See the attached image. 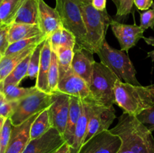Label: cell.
Masks as SVG:
<instances>
[{"label":"cell","instance_id":"6da1fadb","mask_svg":"<svg viewBox=\"0 0 154 153\" xmlns=\"http://www.w3.org/2000/svg\"><path fill=\"white\" fill-rule=\"evenodd\" d=\"M110 130L122 140L117 153H154L152 132L135 116L123 112L118 118L117 125Z\"/></svg>","mask_w":154,"mask_h":153},{"label":"cell","instance_id":"7a4b0ae2","mask_svg":"<svg viewBox=\"0 0 154 153\" xmlns=\"http://www.w3.org/2000/svg\"><path fill=\"white\" fill-rule=\"evenodd\" d=\"M115 104L129 115L137 116L154 106V84L142 86L118 80L114 87Z\"/></svg>","mask_w":154,"mask_h":153},{"label":"cell","instance_id":"3957f363","mask_svg":"<svg viewBox=\"0 0 154 153\" xmlns=\"http://www.w3.org/2000/svg\"><path fill=\"white\" fill-rule=\"evenodd\" d=\"M87 32V41L93 53H97L105 40L108 28L113 19L107 10L95 8L91 0H78Z\"/></svg>","mask_w":154,"mask_h":153},{"label":"cell","instance_id":"277c9868","mask_svg":"<svg viewBox=\"0 0 154 153\" xmlns=\"http://www.w3.org/2000/svg\"><path fill=\"white\" fill-rule=\"evenodd\" d=\"M118 80H120L109 68L102 62H96L89 86L90 98L88 100L100 106H113L115 104L114 87Z\"/></svg>","mask_w":154,"mask_h":153},{"label":"cell","instance_id":"5b68a950","mask_svg":"<svg viewBox=\"0 0 154 153\" xmlns=\"http://www.w3.org/2000/svg\"><path fill=\"white\" fill-rule=\"evenodd\" d=\"M62 26L76 38V44L93 52L88 41L82 12L78 0H56Z\"/></svg>","mask_w":154,"mask_h":153},{"label":"cell","instance_id":"8992f818","mask_svg":"<svg viewBox=\"0 0 154 153\" xmlns=\"http://www.w3.org/2000/svg\"><path fill=\"white\" fill-rule=\"evenodd\" d=\"M101 62L109 68L120 80L135 86H141L136 79V70L125 51L111 47L105 40L97 52Z\"/></svg>","mask_w":154,"mask_h":153},{"label":"cell","instance_id":"52a82bcc","mask_svg":"<svg viewBox=\"0 0 154 153\" xmlns=\"http://www.w3.org/2000/svg\"><path fill=\"white\" fill-rule=\"evenodd\" d=\"M53 101V94L44 92L40 90L18 100L14 112L10 117L12 124L14 126L20 125L32 116L50 107Z\"/></svg>","mask_w":154,"mask_h":153},{"label":"cell","instance_id":"ba28073f","mask_svg":"<svg viewBox=\"0 0 154 153\" xmlns=\"http://www.w3.org/2000/svg\"><path fill=\"white\" fill-rule=\"evenodd\" d=\"M90 101L91 102V115L84 143L90 140L95 135L104 130H109V127L116 118L115 109L113 106H103L96 104L91 100Z\"/></svg>","mask_w":154,"mask_h":153},{"label":"cell","instance_id":"9c48e42d","mask_svg":"<svg viewBox=\"0 0 154 153\" xmlns=\"http://www.w3.org/2000/svg\"><path fill=\"white\" fill-rule=\"evenodd\" d=\"M121 144L120 136L110 130H104L84 143L78 153H117Z\"/></svg>","mask_w":154,"mask_h":153},{"label":"cell","instance_id":"30bf717a","mask_svg":"<svg viewBox=\"0 0 154 153\" xmlns=\"http://www.w3.org/2000/svg\"><path fill=\"white\" fill-rule=\"evenodd\" d=\"M52 104L49 107L50 116L53 127L63 136L66 130L70 106V96L60 92L53 93Z\"/></svg>","mask_w":154,"mask_h":153},{"label":"cell","instance_id":"8fae6325","mask_svg":"<svg viewBox=\"0 0 154 153\" xmlns=\"http://www.w3.org/2000/svg\"><path fill=\"white\" fill-rule=\"evenodd\" d=\"M57 91L82 100L90 99V86L84 79L71 68L60 78Z\"/></svg>","mask_w":154,"mask_h":153},{"label":"cell","instance_id":"7c38bea8","mask_svg":"<svg viewBox=\"0 0 154 153\" xmlns=\"http://www.w3.org/2000/svg\"><path fill=\"white\" fill-rule=\"evenodd\" d=\"M65 142L63 135L52 128L42 136L30 140L23 153H54Z\"/></svg>","mask_w":154,"mask_h":153},{"label":"cell","instance_id":"4fadbf2b","mask_svg":"<svg viewBox=\"0 0 154 153\" xmlns=\"http://www.w3.org/2000/svg\"><path fill=\"white\" fill-rule=\"evenodd\" d=\"M111 30L118 40L121 50L128 52L135 46L138 40L144 37V28L140 26L127 25L113 20L111 23Z\"/></svg>","mask_w":154,"mask_h":153},{"label":"cell","instance_id":"5bb4252c","mask_svg":"<svg viewBox=\"0 0 154 153\" xmlns=\"http://www.w3.org/2000/svg\"><path fill=\"white\" fill-rule=\"evenodd\" d=\"M95 62L96 61L93 58V52L81 47L78 45H75L72 68L74 72L84 79L89 86L92 80Z\"/></svg>","mask_w":154,"mask_h":153},{"label":"cell","instance_id":"9a60e30c","mask_svg":"<svg viewBox=\"0 0 154 153\" xmlns=\"http://www.w3.org/2000/svg\"><path fill=\"white\" fill-rule=\"evenodd\" d=\"M39 114L40 112L32 116L20 125H13L9 143L5 153H23L30 141L32 124Z\"/></svg>","mask_w":154,"mask_h":153},{"label":"cell","instance_id":"2e32d148","mask_svg":"<svg viewBox=\"0 0 154 153\" xmlns=\"http://www.w3.org/2000/svg\"><path fill=\"white\" fill-rule=\"evenodd\" d=\"M38 26L42 34L47 38L63 26L57 10L50 7L44 0H39Z\"/></svg>","mask_w":154,"mask_h":153},{"label":"cell","instance_id":"e0dca14e","mask_svg":"<svg viewBox=\"0 0 154 153\" xmlns=\"http://www.w3.org/2000/svg\"><path fill=\"white\" fill-rule=\"evenodd\" d=\"M90 115H91V102L87 99L82 100L81 113L77 123L73 145L71 147L72 153L79 152L81 146L84 144Z\"/></svg>","mask_w":154,"mask_h":153},{"label":"cell","instance_id":"ac0fdd59","mask_svg":"<svg viewBox=\"0 0 154 153\" xmlns=\"http://www.w3.org/2000/svg\"><path fill=\"white\" fill-rule=\"evenodd\" d=\"M51 55L52 50L51 47L49 38H47L44 43L41 53L40 65H39L38 74L36 78V82L35 86L40 91L46 93H50L48 86V72L51 62Z\"/></svg>","mask_w":154,"mask_h":153},{"label":"cell","instance_id":"d6986e66","mask_svg":"<svg viewBox=\"0 0 154 153\" xmlns=\"http://www.w3.org/2000/svg\"><path fill=\"white\" fill-rule=\"evenodd\" d=\"M82 109V99L70 96V106L69 113L68 117L66 130L63 134L66 142H67L70 147L72 146L75 138V129Z\"/></svg>","mask_w":154,"mask_h":153},{"label":"cell","instance_id":"ffe728a7","mask_svg":"<svg viewBox=\"0 0 154 153\" xmlns=\"http://www.w3.org/2000/svg\"><path fill=\"white\" fill-rule=\"evenodd\" d=\"M39 34H42V33L38 24L32 25V24L13 22L9 26L8 40L9 44H11L17 40L29 38Z\"/></svg>","mask_w":154,"mask_h":153},{"label":"cell","instance_id":"44dd1931","mask_svg":"<svg viewBox=\"0 0 154 153\" xmlns=\"http://www.w3.org/2000/svg\"><path fill=\"white\" fill-rule=\"evenodd\" d=\"M39 0H25L14 22L38 25Z\"/></svg>","mask_w":154,"mask_h":153},{"label":"cell","instance_id":"7402d4cb","mask_svg":"<svg viewBox=\"0 0 154 153\" xmlns=\"http://www.w3.org/2000/svg\"><path fill=\"white\" fill-rule=\"evenodd\" d=\"M35 47L36 46H35L18 53L4 56L2 57L0 61V83L5 80V78L13 71L14 69L21 62L22 60H23L29 54L32 52Z\"/></svg>","mask_w":154,"mask_h":153},{"label":"cell","instance_id":"603a6c76","mask_svg":"<svg viewBox=\"0 0 154 153\" xmlns=\"http://www.w3.org/2000/svg\"><path fill=\"white\" fill-rule=\"evenodd\" d=\"M25 0H3L0 5V26H10Z\"/></svg>","mask_w":154,"mask_h":153},{"label":"cell","instance_id":"cb8c5ba5","mask_svg":"<svg viewBox=\"0 0 154 153\" xmlns=\"http://www.w3.org/2000/svg\"><path fill=\"white\" fill-rule=\"evenodd\" d=\"M53 127L50 116L49 107L40 112L33 122L30 129V140L36 139L46 134Z\"/></svg>","mask_w":154,"mask_h":153},{"label":"cell","instance_id":"d4e9b609","mask_svg":"<svg viewBox=\"0 0 154 153\" xmlns=\"http://www.w3.org/2000/svg\"><path fill=\"white\" fill-rule=\"evenodd\" d=\"M0 90L2 92L8 100L18 101L33 94L38 89L35 86L29 87V88L19 87V86L15 85H7L2 86L0 83Z\"/></svg>","mask_w":154,"mask_h":153},{"label":"cell","instance_id":"484cf974","mask_svg":"<svg viewBox=\"0 0 154 153\" xmlns=\"http://www.w3.org/2000/svg\"><path fill=\"white\" fill-rule=\"evenodd\" d=\"M46 39L47 38L44 36L43 34H39V35L35 36V37L23 39V40L14 42V43L9 44L4 56H9L12 55V54L18 53V52H23L26 50L29 49V48L35 47Z\"/></svg>","mask_w":154,"mask_h":153},{"label":"cell","instance_id":"4316f807","mask_svg":"<svg viewBox=\"0 0 154 153\" xmlns=\"http://www.w3.org/2000/svg\"><path fill=\"white\" fill-rule=\"evenodd\" d=\"M31 55L32 52L29 54L23 60H22L21 62L14 69L13 71L1 83L2 86L7 85L19 86L20 82L22 81V80L25 78L26 76H27V72H28Z\"/></svg>","mask_w":154,"mask_h":153},{"label":"cell","instance_id":"83f0119b","mask_svg":"<svg viewBox=\"0 0 154 153\" xmlns=\"http://www.w3.org/2000/svg\"><path fill=\"white\" fill-rule=\"evenodd\" d=\"M58 60L60 78L72 68L74 57V49L69 46H60L56 52Z\"/></svg>","mask_w":154,"mask_h":153},{"label":"cell","instance_id":"f1b7e54d","mask_svg":"<svg viewBox=\"0 0 154 153\" xmlns=\"http://www.w3.org/2000/svg\"><path fill=\"white\" fill-rule=\"evenodd\" d=\"M59 80H60V70H59L58 60L56 52L52 51L51 66L48 72V86L51 94H53L57 91Z\"/></svg>","mask_w":154,"mask_h":153},{"label":"cell","instance_id":"f546056e","mask_svg":"<svg viewBox=\"0 0 154 153\" xmlns=\"http://www.w3.org/2000/svg\"><path fill=\"white\" fill-rule=\"evenodd\" d=\"M45 40L42 43L39 44L36 46L33 52H32L31 58H30L29 64L28 72H27V76L30 79H35L37 78L38 74L39 65H40L41 60V53H42V48H43Z\"/></svg>","mask_w":154,"mask_h":153},{"label":"cell","instance_id":"4dcf8cb0","mask_svg":"<svg viewBox=\"0 0 154 153\" xmlns=\"http://www.w3.org/2000/svg\"><path fill=\"white\" fill-rule=\"evenodd\" d=\"M13 124L10 118H6L2 129L0 132V145H1V153H5L9 143V140L11 134Z\"/></svg>","mask_w":154,"mask_h":153},{"label":"cell","instance_id":"1f68e13d","mask_svg":"<svg viewBox=\"0 0 154 153\" xmlns=\"http://www.w3.org/2000/svg\"><path fill=\"white\" fill-rule=\"evenodd\" d=\"M17 101H9L0 90V116L4 118H10L16 108Z\"/></svg>","mask_w":154,"mask_h":153},{"label":"cell","instance_id":"d6a6232c","mask_svg":"<svg viewBox=\"0 0 154 153\" xmlns=\"http://www.w3.org/2000/svg\"><path fill=\"white\" fill-rule=\"evenodd\" d=\"M138 121L148 128L150 132L154 130V106L142 111L137 116Z\"/></svg>","mask_w":154,"mask_h":153},{"label":"cell","instance_id":"836d02e7","mask_svg":"<svg viewBox=\"0 0 154 153\" xmlns=\"http://www.w3.org/2000/svg\"><path fill=\"white\" fill-rule=\"evenodd\" d=\"M117 8V17L126 16L131 13L134 2L132 0H111Z\"/></svg>","mask_w":154,"mask_h":153},{"label":"cell","instance_id":"e575fe53","mask_svg":"<svg viewBox=\"0 0 154 153\" xmlns=\"http://www.w3.org/2000/svg\"><path fill=\"white\" fill-rule=\"evenodd\" d=\"M140 26L144 30L149 28H154V2L152 8L141 13V25Z\"/></svg>","mask_w":154,"mask_h":153},{"label":"cell","instance_id":"d590c367","mask_svg":"<svg viewBox=\"0 0 154 153\" xmlns=\"http://www.w3.org/2000/svg\"><path fill=\"white\" fill-rule=\"evenodd\" d=\"M76 45V38L75 36L68 31L67 29L62 28V37L60 46H69V47L74 49Z\"/></svg>","mask_w":154,"mask_h":153},{"label":"cell","instance_id":"8d00e7d4","mask_svg":"<svg viewBox=\"0 0 154 153\" xmlns=\"http://www.w3.org/2000/svg\"><path fill=\"white\" fill-rule=\"evenodd\" d=\"M9 26H0V53L5 55L6 50L8 47L9 43L8 40Z\"/></svg>","mask_w":154,"mask_h":153},{"label":"cell","instance_id":"74e56055","mask_svg":"<svg viewBox=\"0 0 154 153\" xmlns=\"http://www.w3.org/2000/svg\"><path fill=\"white\" fill-rule=\"evenodd\" d=\"M62 28L63 26L60 27L57 30H56L49 38L50 44H51V47L52 51L57 52V50L60 46V43H61V37H62Z\"/></svg>","mask_w":154,"mask_h":153},{"label":"cell","instance_id":"f35d334b","mask_svg":"<svg viewBox=\"0 0 154 153\" xmlns=\"http://www.w3.org/2000/svg\"><path fill=\"white\" fill-rule=\"evenodd\" d=\"M153 0H134V4L138 10H147L152 7Z\"/></svg>","mask_w":154,"mask_h":153},{"label":"cell","instance_id":"ab89813d","mask_svg":"<svg viewBox=\"0 0 154 153\" xmlns=\"http://www.w3.org/2000/svg\"><path fill=\"white\" fill-rule=\"evenodd\" d=\"M107 0H91L93 7L99 10H106Z\"/></svg>","mask_w":154,"mask_h":153},{"label":"cell","instance_id":"60d3db41","mask_svg":"<svg viewBox=\"0 0 154 153\" xmlns=\"http://www.w3.org/2000/svg\"><path fill=\"white\" fill-rule=\"evenodd\" d=\"M143 39L144 40V41L147 44H148L149 45H152V46H154V38L150 37V38H145L143 37ZM147 57H150L151 58L152 61L154 62V50L153 51H150L147 53Z\"/></svg>","mask_w":154,"mask_h":153},{"label":"cell","instance_id":"b9f144b4","mask_svg":"<svg viewBox=\"0 0 154 153\" xmlns=\"http://www.w3.org/2000/svg\"><path fill=\"white\" fill-rule=\"evenodd\" d=\"M54 153H72L71 147L67 142H65L60 148H59Z\"/></svg>","mask_w":154,"mask_h":153},{"label":"cell","instance_id":"7bdbcfd3","mask_svg":"<svg viewBox=\"0 0 154 153\" xmlns=\"http://www.w3.org/2000/svg\"><path fill=\"white\" fill-rule=\"evenodd\" d=\"M5 120H6L5 118H4V117L0 116V132H1L2 129V127L3 125H4V123L5 122Z\"/></svg>","mask_w":154,"mask_h":153},{"label":"cell","instance_id":"ee69618b","mask_svg":"<svg viewBox=\"0 0 154 153\" xmlns=\"http://www.w3.org/2000/svg\"><path fill=\"white\" fill-rule=\"evenodd\" d=\"M3 56H3L2 53H0V61H1V59H2V58Z\"/></svg>","mask_w":154,"mask_h":153},{"label":"cell","instance_id":"f6af8a7d","mask_svg":"<svg viewBox=\"0 0 154 153\" xmlns=\"http://www.w3.org/2000/svg\"><path fill=\"white\" fill-rule=\"evenodd\" d=\"M2 1H3V0H0V5H1V3L2 2Z\"/></svg>","mask_w":154,"mask_h":153},{"label":"cell","instance_id":"bcb514c9","mask_svg":"<svg viewBox=\"0 0 154 153\" xmlns=\"http://www.w3.org/2000/svg\"><path fill=\"white\" fill-rule=\"evenodd\" d=\"M0 153H1V145H0Z\"/></svg>","mask_w":154,"mask_h":153},{"label":"cell","instance_id":"7dc6e473","mask_svg":"<svg viewBox=\"0 0 154 153\" xmlns=\"http://www.w3.org/2000/svg\"><path fill=\"white\" fill-rule=\"evenodd\" d=\"M132 1H133V2H134V0H132Z\"/></svg>","mask_w":154,"mask_h":153}]
</instances>
